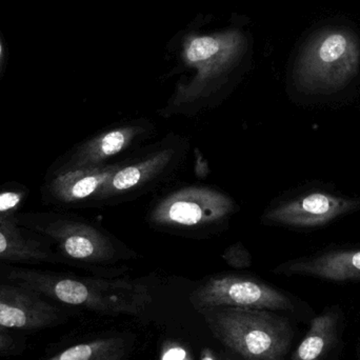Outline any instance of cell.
I'll list each match as a JSON object with an SVG mask.
<instances>
[{
    "instance_id": "cell-1",
    "label": "cell",
    "mask_w": 360,
    "mask_h": 360,
    "mask_svg": "<svg viewBox=\"0 0 360 360\" xmlns=\"http://www.w3.org/2000/svg\"><path fill=\"white\" fill-rule=\"evenodd\" d=\"M247 51V36L238 29L186 36L182 60L194 74L177 86L162 115L192 113L205 108L236 71Z\"/></svg>"
},
{
    "instance_id": "cell-2",
    "label": "cell",
    "mask_w": 360,
    "mask_h": 360,
    "mask_svg": "<svg viewBox=\"0 0 360 360\" xmlns=\"http://www.w3.org/2000/svg\"><path fill=\"white\" fill-rule=\"evenodd\" d=\"M8 278L42 297L103 314L139 315L152 302L149 287L132 279L91 278L23 268L12 269Z\"/></svg>"
},
{
    "instance_id": "cell-3",
    "label": "cell",
    "mask_w": 360,
    "mask_h": 360,
    "mask_svg": "<svg viewBox=\"0 0 360 360\" xmlns=\"http://www.w3.org/2000/svg\"><path fill=\"white\" fill-rule=\"evenodd\" d=\"M17 224L42 235L56 248L61 262L113 278L128 270L139 255L107 231L76 216L61 214H18Z\"/></svg>"
},
{
    "instance_id": "cell-4",
    "label": "cell",
    "mask_w": 360,
    "mask_h": 360,
    "mask_svg": "<svg viewBox=\"0 0 360 360\" xmlns=\"http://www.w3.org/2000/svg\"><path fill=\"white\" fill-rule=\"evenodd\" d=\"M197 313L212 335L243 360H283L289 352L293 329L274 311L212 307Z\"/></svg>"
},
{
    "instance_id": "cell-5",
    "label": "cell",
    "mask_w": 360,
    "mask_h": 360,
    "mask_svg": "<svg viewBox=\"0 0 360 360\" xmlns=\"http://www.w3.org/2000/svg\"><path fill=\"white\" fill-rule=\"evenodd\" d=\"M360 41L354 32L331 27L315 34L302 49L295 67L298 86L309 93H331L356 76Z\"/></svg>"
},
{
    "instance_id": "cell-6",
    "label": "cell",
    "mask_w": 360,
    "mask_h": 360,
    "mask_svg": "<svg viewBox=\"0 0 360 360\" xmlns=\"http://www.w3.org/2000/svg\"><path fill=\"white\" fill-rule=\"evenodd\" d=\"M234 199L210 186H188L169 193L149 213L154 228L179 232L212 231L236 213Z\"/></svg>"
},
{
    "instance_id": "cell-7",
    "label": "cell",
    "mask_w": 360,
    "mask_h": 360,
    "mask_svg": "<svg viewBox=\"0 0 360 360\" xmlns=\"http://www.w3.org/2000/svg\"><path fill=\"white\" fill-rule=\"evenodd\" d=\"M195 311L212 307H238L269 311L293 310L285 294L255 277L222 274L211 277L191 293Z\"/></svg>"
},
{
    "instance_id": "cell-8",
    "label": "cell",
    "mask_w": 360,
    "mask_h": 360,
    "mask_svg": "<svg viewBox=\"0 0 360 360\" xmlns=\"http://www.w3.org/2000/svg\"><path fill=\"white\" fill-rule=\"evenodd\" d=\"M182 149L179 139H174L160 143L147 154L120 162L103 186L98 202L112 203L151 188L176 168L184 154Z\"/></svg>"
},
{
    "instance_id": "cell-9",
    "label": "cell",
    "mask_w": 360,
    "mask_h": 360,
    "mask_svg": "<svg viewBox=\"0 0 360 360\" xmlns=\"http://www.w3.org/2000/svg\"><path fill=\"white\" fill-rule=\"evenodd\" d=\"M360 207V199H349L328 193L314 192L285 201L268 210L262 224L271 226H323Z\"/></svg>"
},
{
    "instance_id": "cell-10",
    "label": "cell",
    "mask_w": 360,
    "mask_h": 360,
    "mask_svg": "<svg viewBox=\"0 0 360 360\" xmlns=\"http://www.w3.org/2000/svg\"><path fill=\"white\" fill-rule=\"evenodd\" d=\"M148 120H134L103 131L78 146L67 162L57 170L92 168L109 164V160L137 147L153 132Z\"/></svg>"
},
{
    "instance_id": "cell-11",
    "label": "cell",
    "mask_w": 360,
    "mask_h": 360,
    "mask_svg": "<svg viewBox=\"0 0 360 360\" xmlns=\"http://www.w3.org/2000/svg\"><path fill=\"white\" fill-rule=\"evenodd\" d=\"M61 312L27 288L0 283V330H39L60 323Z\"/></svg>"
},
{
    "instance_id": "cell-12",
    "label": "cell",
    "mask_w": 360,
    "mask_h": 360,
    "mask_svg": "<svg viewBox=\"0 0 360 360\" xmlns=\"http://www.w3.org/2000/svg\"><path fill=\"white\" fill-rule=\"evenodd\" d=\"M120 162L92 168L56 170L46 181V195L50 201L65 207L98 202L103 186Z\"/></svg>"
},
{
    "instance_id": "cell-13",
    "label": "cell",
    "mask_w": 360,
    "mask_h": 360,
    "mask_svg": "<svg viewBox=\"0 0 360 360\" xmlns=\"http://www.w3.org/2000/svg\"><path fill=\"white\" fill-rule=\"evenodd\" d=\"M274 272L333 281H360V250L335 251L308 259L293 260L277 266Z\"/></svg>"
},
{
    "instance_id": "cell-14",
    "label": "cell",
    "mask_w": 360,
    "mask_h": 360,
    "mask_svg": "<svg viewBox=\"0 0 360 360\" xmlns=\"http://www.w3.org/2000/svg\"><path fill=\"white\" fill-rule=\"evenodd\" d=\"M0 262H61L51 245L25 234L22 226L0 224Z\"/></svg>"
},
{
    "instance_id": "cell-15",
    "label": "cell",
    "mask_w": 360,
    "mask_h": 360,
    "mask_svg": "<svg viewBox=\"0 0 360 360\" xmlns=\"http://www.w3.org/2000/svg\"><path fill=\"white\" fill-rule=\"evenodd\" d=\"M340 312L328 309L311 321L310 329L298 345L292 360H321L340 338Z\"/></svg>"
},
{
    "instance_id": "cell-16",
    "label": "cell",
    "mask_w": 360,
    "mask_h": 360,
    "mask_svg": "<svg viewBox=\"0 0 360 360\" xmlns=\"http://www.w3.org/2000/svg\"><path fill=\"white\" fill-rule=\"evenodd\" d=\"M124 346L122 338H103L76 345L46 360H103L122 352Z\"/></svg>"
},
{
    "instance_id": "cell-17",
    "label": "cell",
    "mask_w": 360,
    "mask_h": 360,
    "mask_svg": "<svg viewBox=\"0 0 360 360\" xmlns=\"http://www.w3.org/2000/svg\"><path fill=\"white\" fill-rule=\"evenodd\" d=\"M25 199L27 192L23 188L0 191V224L17 226V216Z\"/></svg>"
},
{
    "instance_id": "cell-18",
    "label": "cell",
    "mask_w": 360,
    "mask_h": 360,
    "mask_svg": "<svg viewBox=\"0 0 360 360\" xmlns=\"http://www.w3.org/2000/svg\"><path fill=\"white\" fill-rule=\"evenodd\" d=\"M222 258L234 269H247L252 264L251 254L240 241L229 247L222 254Z\"/></svg>"
},
{
    "instance_id": "cell-19",
    "label": "cell",
    "mask_w": 360,
    "mask_h": 360,
    "mask_svg": "<svg viewBox=\"0 0 360 360\" xmlns=\"http://www.w3.org/2000/svg\"><path fill=\"white\" fill-rule=\"evenodd\" d=\"M160 360H193L190 353L176 342H167L162 347Z\"/></svg>"
},
{
    "instance_id": "cell-20",
    "label": "cell",
    "mask_w": 360,
    "mask_h": 360,
    "mask_svg": "<svg viewBox=\"0 0 360 360\" xmlns=\"http://www.w3.org/2000/svg\"><path fill=\"white\" fill-rule=\"evenodd\" d=\"M17 342L6 330H0V355L14 352L17 348Z\"/></svg>"
},
{
    "instance_id": "cell-21",
    "label": "cell",
    "mask_w": 360,
    "mask_h": 360,
    "mask_svg": "<svg viewBox=\"0 0 360 360\" xmlns=\"http://www.w3.org/2000/svg\"><path fill=\"white\" fill-rule=\"evenodd\" d=\"M195 173L197 176L202 177V179L207 177L210 173L207 160L197 149H195Z\"/></svg>"
},
{
    "instance_id": "cell-22",
    "label": "cell",
    "mask_w": 360,
    "mask_h": 360,
    "mask_svg": "<svg viewBox=\"0 0 360 360\" xmlns=\"http://www.w3.org/2000/svg\"><path fill=\"white\" fill-rule=\"evenodd\" d=\"M200 360H235L228 354H221L212 349L205 348L201 351Z\"/></svg>"
},
{
    "instance_id": "cell-23",
    "label": "cell",
    "mask_w": 360,
    "mask_h": 360,
    "mask_svg": "<svg viewBox=\"0 0 360 360\" xmlns=\"http://www.w3.org/2000/svg\"><path fill=\"white\" fill-rule=\"evenodd\" d=\"M6 60V46L4 44V39H2L1 35H0V73H1L2 69H4V63Z\"/></svg>"
},
{
    "instance_id": "cell-24",
    "label": "cell",
    "mask_w": 360,
    "mask_h": 360,
    "mask_svg": "<svg viewBox=\"0 0 360 360\" xmlns=\"http://www.w3.org/2000/svg\"><path fill=\"white\" fill-rule=\"evenodd\" d=\"M124 351L122 352L117 353V354L112 355V356L107 357V359L103 360H122V357H124Z\"/></svg>"
}]
</instances>
